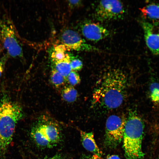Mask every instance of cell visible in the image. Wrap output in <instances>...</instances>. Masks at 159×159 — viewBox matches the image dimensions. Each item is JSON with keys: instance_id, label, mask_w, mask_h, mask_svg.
Here are the masks:
<instances>
[{"instance_id": "obj_1", "label": "cell", "mask_w": 159, "mask_h": 159, "mask_svg": "<svg viewBox=\"0 0 159 159\" xmlns=\"http://www.w3.org/2000/svg\"><path fill=\"white\" fill-rule=\"evenodd\" d=\"M101 80L93 92L92 107L109 110L120 107L126 95L128 79L125 74L113 69L105 73Z\"/></svg>"}, {"instance_id": "obj_2", "label": "cell", "mask_w": 159, "mask_h": 159, "mask_svg": "<svg viewBox=\"0 0 159 159\" xmlns=\"http://www.w3.org/2000/svg\"><path fill=\"white\" fill-rule=\"evenodd\" d=\"M22 108L6 95L0 99V158L5 159L16 126L24 117Z\"/></svg>"}, {"instance_id": "obj_3", "label": "cell", "mask_w": 159, "mask_h": 159, "mask_svg": "<svg viewBox=\"0 0 159 159\" xmlns=\"http://www.w3.org/2000/svg\"><path fill=\"white\" fill-rule=\"evenodd\" d=\"M144 125L136 111L129 109L125 125L123 138L126 159H143L142 143Z\"/></svg>"}, {"instance_id": "obj_4", "label": "cell", "mask_w": 159, "mask_h": 159, "mask_svg": "<svg viewBox=\"0 0 159 159\" xmlns=\"http://www.w3.org/2000/svg\"><path fill=\"white\" fill-rule=\"evenodd\" d=\"M0 43L9 57L23 59L19 36L12 20L6 15L0 17Z\"/></svg>"}, {"instance_id": "obj_5", "label": "cell", "mask_w": 159, "mask_h": 159, "mask_svg": "<svg viewBox=\"0 0 159 159\" xmlns=\"http://www.w3.org/2000/svg\"><path fill=\"white\" fill-rule=\"evenodd\" d=\"M126 118L124 115L110 116L106 123L105 143L111 148H115L122 140Z\"/></svg>"}, {"instance_id": "obj_6", "label": "cell", "mask_w": 159, "mask_h": 159, "mask_svg": "<svg viewBox=\"0 0 159 159\" xmlns=\"http://www.w3.org/2000/svg\"><path fill=\"white\" fill-rule=\"evenodd\" d=\"M125 10L122 3L118 0H102L97 4L95 15L100 21H108L120 19Z\"/></svg>"}, {"instance_id": "obj_7", "label": "cell", "mask_w": 159, "mask_h": 159, "mask_svg": "<svg viewBox=\"0 0 159 159\" xmlns=\"http://www.w3.org/2000/svg\"><path fill=\"white\" fill-rule=\"evenodd\" d=\"M52 147L56 146L62 138L60 129L57 123L47 116L39 117L33 125Z\"/></svg>"}, {"instance_id": "obj_8", "label": "cell", "mask_w": 159, "mask_h": 159, "mask_svg": "<svg viewBox=\"0 0 159 159\" xmlns=\"http://www.w3.org/2000/svg\"><path fill=\"white\" fill-rule=\"evenodd\" d=\"M61 38L63 45L67 49L78 51L98 50L87 44L77 32L72 29L64 30L62 34Z\"/></svg>"}, {"instance_id": "obj_9", "label": "cell", "mask_w": 159, "mask_h": 159, "mask_svg": "<svg viewBox=\"0 0 159 159\" xmlns=\"http://www.w3.org/2000/svg\"><path fill=\"white\" fill-rule=\"evenodd\" d=\"M141 26L147 46L153 54L159 55V24L144 21Z\"/></svg>"}, {"instance_id": "obj_10", "label": "cell", "mask_w": 159, "mask_h": 159, "mask_svg": "<svg viewBox=\"0 0 159 159\" xmlns=\"http://www.w3.org/2000/svg\"><path fill=\"white\" fill-rule=\"evenodd\" d=\"M80 30L83 36L89 40L97 42L107 37L109 31L99 23L89 21L82 23Z\"/></svg>"}, {"instance_id": "obj_11", "label": "cell", "mask_w": 159, "mask_h": 159, "mask_svg": "<svg viewBox=\"0 0 159 159\" xmlns=\"http://www.w3.org/2000/svg\"><path fill=\"white\" fill-rule=\"evenodd\" d=\"M80 131L81 142L84 148L95 155L101 157L102 153L96 143L93 133L82 130Z\"/></svg>"}, {"instance_id": "obj_12", "label": "cell", "mask_w": 159, "mask_h": 159, "mask_svg": "<svg viewBox=\"0 0 159 159\" xmlns=\"http://www.w3.org/2000/svg\"><path fill=\"white\" fill-rule=\"evenodd\" d=\"M140 9L145 18L159 24V5L150 4Z\"/></svg>"}, {"instance_id": "obj_13", "label": "cell", "mask_w": 159, "mask_h": 159, "mask_svg": "<svg viewBox=\"0 0 159 159\" xmlns=\"http://www.w3.org/2000/svg\"><path fill=\"white\" fill-rule=\"evenodd\" d=\"M69 53L67 57L63 59L52 62L54 66L52 67L65 78L72 71L70 64Z\"/></svg>"}, {"instance_id": "obj_14", "label": "cell", "mask_w": 159, "mask_h": 159, "mask_svg": "<svg viewBox=\"0 0 159 159\" xmlns=\"http://www.w3.org/2000/svg\"><path fill=\"white\" fill-rule=\"evenodd\" d=\"M67 49L62 45H60L53 47L50 51V56L52 62L63 59L68 55Z\"/></svg>"}, {"instance_id": "obj_15", "label": "cell", "mask_w": 159, "mask_h": 159, "mask_svg": "<svg viewBox=\"0 0 159 159\" xmlns=\"http://www.w3.org/2000/svg\"><path fill=\"white\" fill-rule=\"evenodd\" d=\"M61 94L64 101L70 103L74 102L78 96L77 90L70 85L65 86L62 90Z\"/></svg>"}, {"instance_id": "obj_16", "label": "cell", "mask_w": 159, "mask_h": 159, "mask_svg": "<svg viewBox=\"0 0 159 159\" xmlns=\"http://www.w3.org/2000/svg\"><path fill=\"white\" fill-rule=\"evenodd\" d=\"M50 79L52 84L57 88L62 86L66 80L64 77L53 67L50 73Z\"/></svg>"}, {"instance_id": "obj_17", "label": "cell", "mask_w": 159, "mask_h": 159, "mask_svg": "<svg viewBox=\"0 0 159 159\" xmlns=\"http://www.w3.org/2000/svg\"><path fill=\"white\" fill-rule=\"evenodd\" d=\"M151 100L156 105H159V83H152L150 87Z\"/></svg>"}, {"instance_id": "obj_18", "label": "cell", "mask_w": 159, "mask_h": 159, "mask_svg": "<svg viewBox=\"0 0 159 159\" xmlns=\"http://www.w3.org/2000/svg\"><path fill=\"white\" fill-rule=\"evenodd\" d=\"M70 64L72 70L79 71L83 67L82 61L77 57L73 56L70 53H69Z\"/></svg>"}, {"instance_id": "obj_19", "label": "cell", "mask_w": 159, "mask_h": 159, "mask_svg": "<svg viewBox=\"0 0 159 159\" xmlns=\"http://www.w3.org/2000/svg\"><path fill=\"white\" fill-rule=\"evenodd\" d=\"M70 85L72 86L76 85L80 82V78L78 74L75 71L72 70L66 78Z\"/></svg>"}, {"instance_id": "obj_20", "label": "cell", "mask_w": 159, "mask_h": 159, "mask_svg": "<svg viewBox=\"0 0 159 159\" xmlns=\"http://www.w3.org/2000/svg\"><path fill=\"white\" fill-rule=\"evenodd\" d=\"M9 57L6 54L0 57V77L4 70L5 64Z\"/></svg>"}, {"instance_id": "obj_21", "label": "cell", "mask_w": 159, "mask_h": 159, "mask_svg": "<svg viewBox=\"0 0 159 159\" xmlns=\"http://www.w3.org/2000/svg\"><path fill=\"white\" fill-rule=\"evenodd\" d=\"M67 1L69 6L71 9L78 7L80 6L82 4L81 0H69Z\"/></svg>"}, {"instance_id": "obj_22", "label": "cell", "mask_w": 159, "mask_h": 159, "mask_svg": "<svg viewBox=\"0 0 159 159\" xmlns=\"http://www.w3.org/2000/svg\"><path fill=\"white\" fill-rule=\"evenodd\" d=\"M106 159H120L119 157L116 155H112L107 156Z\"/></svg>"}, {"instance_id": "obj_23", "label": "cell", "mask_w": 159, "mask_h": 159, "mask_svg": "<svg viewBox=\"0 0 159 159\" xmlns=\"http://www.w3.org/2000/svg\"><path fill=\"white\" fill-rule=\"evenodd\" d=\"M84 159H102L100 157L97 155H95L94 156L90 157V158H86Z\"/></svg>"}, {"instance_id": "obj_24", "label": "cell", "mask_w": 159, "mask_h": 159, "mask_svg": "<svg viewBox=\"0 0 159 159\" xmlns=\"http://www.w3.org/2000/svg\"><path fill=\"white\" fill-rule=\"evenodd\" d=\"M51 159H64L61 156L59 155H57L54 156Z\"/></svg>"}, {"instance_id": "obj_25", "label": "cell", "mask_w": 159, "mask_h": 159, "mask_svg": "<svg viewBox=\"0 0 159 159\" xmlns=\"http://www.w3.org/2000/svg\"><path fill=\"white\" fill-rule=\"evenodd\" d=\"M157 159H159V156L158 157V158Z\"/></svg>"}]
</instances>
